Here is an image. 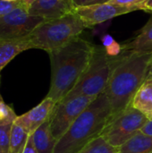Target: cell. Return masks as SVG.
I'll return each mask as SVG.
<instances>
[{"label":"cell","mask_w":152,"mask_h":153,"mask_svg":"<svg viewBox=\"0 0 152 153\" xmlns=\"http://www.w3.org/2000/svg\"><path fill=\"white\" fill-rule=\"evenodd\" d=\"M95 47L79 36L65 46L48 53L51 82L47 97L56 103L72 91L88 68Z\"/></svg>","instance_id":"6da1fadb"},{"label":"cell","mask_w":152,"mask_h":153,"mask_svg":"<svg viewBox=\"0 0 152 153\" xmlns=\"http://www.w3.org/2000/svg\"><path fill=\"white\" fill-rule=\"evenodd\" d=\"M151 60L152 53L122 51L104 91L112 108V119L131 105L137 91L146 80Z\"/></svg>","instance_id":"7a4b0ae2"},{"label":"cell","mask_w":152,"mask_h":153,"mask_svg":"<svg viewBox=\"0 0 152 153\" xmlns=\"http://www.w3.org/2000/svg\"><path fill=\"white\" fill-rule=\"evenodd\" d=\"M112 117L109 100L103 92L89 105L57 141L54 153H78L102 134Z\"/></svg>","instance_id":"3957f363"},{"label":"cell","mask_w":152,"mask_h":153,"mask_svg":"<svg viewBox=\"0 0 152 153\" xmlns=\"http://www.w3.org/2000/svg\"><path fill=\"white\" fill-rule=\"evenodd\" d=\"M85 25L73 12L61 18L45 20L27 36L31 48L50 53L80 36Z\"/></svg>","instance_id":"277c9868"},{"label":"cell","mask_w":152,"mask_h":153,"mask_svg":"<svg viewBox=\"0 0 152 153\" xmlns=\"http://www.w3.org/2000/svg\"><path fill=\"white\" fill-rule=\"evenodd\" d=\"M120 55L117 56H109L103 46H96L88 68L76 86L64 99H70L76 96L97 98L103 93L115 67L120 60Z\"/></svg>","instance_id":"5b68a950"},{"label":"cell","mask_w":152,"mask_h":153,"mask_svg":"<svg viewBox=\"0 0 152 153\" xmlns=\"http://www.w3.org/2000/svg\"><path fill=\"white\" fill-rule=\"evenodd\" d=\"M94 97L76 96L56 102L48 117L54 137L58 141L68 131L77 117L95 100Z\"/></svg>","instance_id":"8992f818"},{"label":"cell","mask_w":152,"mask_h":153,"mask_svg":"<svg viewBox=\"0 0 152 153\" xmlns=\"http://www.w3.org/2000/svg\"><path fill=\"white\" fill-rule=\"evenodd\" d=\"M149 119L131 105L120 115L113 118L101 136L111 145L120 148L138 133Z\"/></svg>","instance_id":"52a82bcc"},{"label":"cell","mask_w":152,"mask_h":153,"mask_svg":"<svg viewBox=\"0 0 152 153\" xmlns=\"http://www.w3.org/2000/svg\"><path fill=\"white\" fill-rule=\"evenodd\" d=\"M45 19L30 14L21 4L13 11L0 17V38L19 39L30 35Z\"/></svg>","instance_id":"ba28073f"},{"label":"cell","mask_w":152,"mask_h":153,"mask_svg":"<svg viewBox=\"0 0 152 153\" xmlns=\"http://www.w3.org/2000/svg\"><path fill=\"white\" fill-rule=\"evenodd\" d=\"M135 7H125L111 3H102L88 6L75 7L74 13L82 21L86 28L108 21L114 17L136 11Z\"/></svg>","instance_id":"9c48e42d"},{"label":"cell","mask_w":152,"mask_h":153,"mask_svg":"<svg viewBox=\"0 0 152 153\" xmlns=\"http://www.w3.org/2000/svg\"><path fill=\"white\" fill-rule=\"evenodd\" d=\"M55 105L56 102L52 99L46 97L35 108L17 117L14 123L22 126L29 134H32L43 123L48 120Z\"/></svg>","instance_id":"30bf717a"},{"label":"cell","mask_w":152,"mask_h":153,"mask_svg":"<svg viewBox=\"0 0 152 153\" xmlns=\"http://www.w3.org/2000/svg\"><path fill=\"white\" fill-rule=\"evenodd\" d=\"M74 9L72 0H36L28 11L31 15L53 20L73 13Z\"/></svg>","instance_id":"8fae6325"},{"label":"cell","mask_w":152,"mask_h":153,"mask_svg":"<svg viewBox=\"0 0 152 153\" xmlns=\"http://www.w3.org/2000/svg\"><path fill=\"white\" fill-rule=\"evenodd\" d=\"M28 49H31V47L27 36L19 39L0 38V73L16 56Z\"/></svg>","instance_id":"7c38bea8"},{"label":"cell","mask_w":152,"mask_h":153,"mask_svg":"<svg viewBox=\"0 0 152 153\" xmlns=\"http://www.w3.org/2000/svg\"><path fill=\"white\" fill-rule=\"evenodd\" d=\"M122 51L152 53V16L134 39L122 45Z\"/></svg>","instance_id":"4fadbf2b"},{"label":"cell","mask_w":152,"mask_h":153,"mask_svg":"<svg viewBox=\"0 0 152 153\" xmlns=\"http://www.w3.org/2000/svg\"><path fill=\"white\" fill-rule=\"evenodd\" d=\"M131 106L152 120V80L146 79L134 95Z\"/></svg>","instance_id":"5bb4252c"},{"label":"cell","mask_w":152,"mask_h":153,"mask_svg":"<svg viewBox=\"0 0 152 153\" xmlns=\"http://www.w3.org/2000/svg\"><path fill=\"white\" fill-rule=\"evenodd\" d=\"M31 136L39 153H54L57 140L52 134L48 120L43 123Z\"/></svg>","instance_id":"9a60e30c"},{"label":"cell","mask_w":152,"mask_h":153,"mask_svg":"<svg viewBox=\"0 0 152 153\" xmlns=\"http://www.w3.org/2000/svg\"><path fill=\"white\" fill-rule=\"evenodd\" d=\"M119 153H152V136L139 131L119 148Z\"/></svg>","instance_id":"2e32d148"},{"label":"cell","mask_w":152,"mask_h":153,"mask_svg":"<svg viewBox=\"0 0 152 153\" xmlns=\"http://www.w3.org/2000/svg\"><path fill=\"white\" fill-rule=\"evenodd\" d=\"M30 134L20 126L13 123L8 153H22Z\"/></svg>","instance_id":"e0dca14e"},{"label":"cell","mask_w":152,"mask_h":153,"mask_svg":"<svg viewBox=\"0 0 152 153\" xmlns=\"http://www.w3.org/2000/svg\"><path fill=\"white\" fill-rule=\"evenodd\" d=\"M119 148L111 145L103 136H99L88 143L78 153H118Z\"/></svg>","instance_id":"ac0fdd59"},{"label":"cell","mask_w":152,"mask_h":153,"mask_svg":"<svg viewBox=\"0 0 152 153\" xmlns=\"http://www.w3.org/2000/svg\"><path fill=\"white\" fill-rule=\"evenodd\" d=\"M18 116L14 113L13 109L4 103L0 94V126L13 124Z\"/></svg>","instance_id":"d6986e66"},{"label":"cell","mask_w":152,"mask_h":153,"mask_svg":"<svg viewBox=\"0 0 152 153\" xmlns=\"http://www.w3.org/2000/svg\"><path fill=\"white\" fill-rule=\"evenodd\" d=\"M13 125V124L0 126V152L1 153H8Z\"/></svg>","instance_id":"ffe728a7"},{"label":"cell","mask_w":152,"mask_h":153,"mask_svg":"<svg viewBox=\"0 0 152 153\" xmlns=\"http://www.w3.org/2000/svg\"><path fill=\"white\" fill-rule=\"evenodd\" d=\"M20 4V1L17 2H7L4 0H0V17L4 16L11 11H13L15 7Z\"/></svg>","instance_id":"44dd1931"},{"label":"cell","mask_w":152,"mask_h":153,"mask_svg":"<svg viewBox=\"0 0 152 153\" xmlns=\"http://www.w3.org/2000/svg\"><path fill=\"white\" fill-rule=\"evenodd\" d=\"M142 1H144V0H110V1H108V3L117 4L120 6H125V7H135V8H137V10H139L137 5L140 3H142Z\"/></svg>","instance_id":"7402d4cb"},{"label":"cell","mask_w":152,"mask_h":153,"mask_svg":"<svg viewBox=\"0 0 152 153\" xmlns=\"http://www.w3.org/2000/svg\"><path fill=\"white\" fill-rule=\"evenodd\" d=\"M107 54L109 56H117L122 53V45H120L116 40L108 48H104Z\"/></svg>","instance_id":"603a6c76"},{"label":"cell","mask_w":152,"mask_h":153,"mask_svg":"<svg viewBox=\"0 0 152 153\" xmlns=\"http://www.w3.org/2000/svg\"><path fill=\"white\" fill-rule=\"evenodd\" d=\"M75 7H81V6H88L92 4H98L105 3L106 0H72Z\"/></svg>","instance_id":"cb8c5ba5"},{"label":"cell","mask_w":152,"mask_h":153,"mask_svg":"<svg viewBox=\"0 0 152 153\" xmlns=\"http://www.w3.org/2000/svg\"><path fill=\"white\" fill-rule=\"evenodd\" d=\"M22 153H39V152L37 151V149L35 147V145H34V143H33L31 134H30V136L28 138L27 143L25 145V148H24Z\"/></svg>","instance_id":"d4e9b609"},{"label":"cell","mask_w":152,"mask_h":153,"mask_svg":"<svg viewBox=\"0 0 152 153\" xmlns=\"http://www.w3.org/2000/svg\"><path fill=\"white\" fill-rule=\"evenodd\" d=\"M137 6L139 10H144L152 13V0H144L142 3H140Z\"/></svg>","instance_id":"484cf974"},{"label":"cell","mask_w":152,"mask_h":153,"mask_svg":"<svg viewBox=\"0 0 152 153\" xmlns=\"http://www.w3.org/2000/svg\"><path fill=\"white\" fill-rule=\"evenodd\" d=\"M140 132H142V134H144L146 135L152 136V120H148L146 122V124L142 127Z\"/></svg>","instance_id":"4316f807"},{"label":"cell","mask_w":152,"mask_h":153,"mask_svg":"<svg viewBox=\"0 0 152 153\" xmlns=\"http://www.w3.org/2000/svg\"><path fill=\"white\" fill-rule=\"evenodd\" d=\"M101 40H102V45H103L104 48L109 47V46L115 41V39H113V37H112L111 35H109V34H105V35L102 37Z\"/></svg>","instance_id":"83f0119b"},{"label":"cell","mask_w":152,"mask_h":153,"mask_svg":"<svg viewBox=\"0 0 152 153\" xmlns=\"http://www.w3.org/2000/svg\"><path fill=\"white\" fill-rule=\"evenodd\" d=\"M35 1H36V0H20L21 4H22L27 10H29V8L31 6V4H32Z\"/></svg>","instance_id":"f1b7e54d"},{"label":"cell","mask_w":152,"mask_h":153,"mask_svg":"<svg viewBox=\"0 0 152 153\" xmlns=\"http://www.w3.org/2000/svg\"><path fill=\"white\" fill-rule=\"evenodd\" d=\"M146 79H151L152 80V60H151V65H150L149 70H148V74H147Z\"/></svg>","instance_id":"f546056e"},{"label":"cell","mask_w":152,"mask_h":153,"mask_svg":"<svg viewBox=\"0 0 152 153\" xmlns=\"http://www.w3.org/2000/svg\"><path fill=\"white\" fill-rule=\"evenodd\" d=\"M4 1H7V2H17V1H20V0H4Z\"/></svg>","instance_id":"4dcf8cb0"},{"label":"cell","mask_w":152,"mask_h":153,"mask_svg":"<svg viewBox=\"0 0 152 153\" xmlns=\"http://www.w3.org/2000/svg\"><path fill=\"white\" fill-rule=\"evenodd\" d=\"M108 1H110V0H106V1H105V3H106V2H108Z\"/></svg>","instance_id":"1f68e13d"},{"label":"cell","mask_w":152,"mask_h":153,"mask_svg":"<svg viewBox=\"0 0 152 153\" xmlns=\"http://www.w3.org/2000/svg\"><path fill=\"white\" fill-rule=\"evenodd\" d=\"M0 153H1V152H0Z\"/></svg>","instance_id":"d6a6232c"},{"label":"cell","mask_w":152,"mask_h":153,"mask_svg":"<svg viewBox=\"0 0 152 153\" xmlns=\"http://www.w3.org/2000/svg\"><path fill=\"white\" fill-rule=\"evenodd\" d=\"M118 153H119V152H118Z\"/></svg>","instance_id":"836d02e7"}]
</instances>
